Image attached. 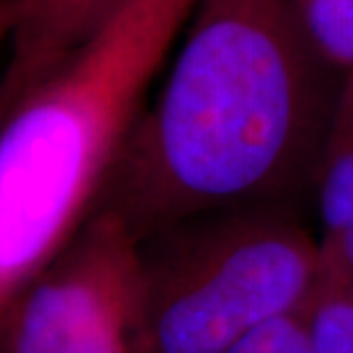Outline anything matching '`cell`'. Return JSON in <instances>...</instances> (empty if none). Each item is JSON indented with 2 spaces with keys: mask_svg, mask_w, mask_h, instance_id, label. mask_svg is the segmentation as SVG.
<instances>
[{
  "mask_svg": "<svg viewBox=\"0 0 353 353\" xmlns=\"http://www.w3.org/2000/svg\"><path fill=\"white\" fill-rule=\"evenodd\" d=\"M319 282L353 285V74L342 76L316 165Z\"/></svg>",
  "mask_w": 353,
  "mask_h": 353,
  "instance_id": "6",
  "label": "cell"
},
{
  "mask_svg": "<svg viewBox=\"0 0 353 353\" xmlns=\"http://www.w3.org/2000/svg\"><path fill=\"white\" fill-rule=\"evenodd\" d=\"M143 245L94 209L0 312V353H140Z\"/></svg>",
  "mask_w": 353,
  "mask_h": 353,
  "instance_id": "4",
  "label": "cell"
},
{
  "mask_svg": "<svg viewBox=\"0 0 353 353\" xmlns=\"http://www.w3.org/2000/svg\"><path fill=\"white\" fill-rule=\"evenodd\" d=\"M122 0H21L0 76V117L46 79Z\"/></svg>",
  "mask_w": 353,
  "mask_h": 353,
  "instance_id": "5",
  "label": "cell"
},
{
  "mask_svg": "<svg viewBox=\"0 0 353 353\" xmlns=\"http://www.w3.org/2000/svg\"><path fill=\"white\" fill-rule=\"evenodd\" d=\"M301 312L314 353H353V285L316 282Z\"/></svg>",
  "mask_w": 353,
  "mask_h": 353,
  "instance_id": "8",
  "label": "cell"
},
{
  "mask_svg": "<svg viewBox=\"0 0 353 353\" xmlns=\"http://www.w3.org/2000/svg\"><path fill=\"white\" fill-rule=\"evenodd\" d=\"M197 0H122L0 117V312L97 209Z\"/></svg>",
  "mask_w": 353,
  "mask_h": 353,
  "instance_id": "2",
  "label": "cell"
},
{
  "mask_svg": "<svg viewBox=\"0 0 353 353\" xmlns=\"http://www.w3.org/2000/svg\"><path fill=\"white\" fill-rule=\"evenodd\" d=\"M223 353H314L303 312L282 314L255 328Z\"/></svg>",
  "mask_w": 353,
  "mask_h": 353,
  "instance_id": "9",
  "label": "cell"
},
{
  "mask_svg": "<svg viewBox=\"0 0 353 353\" xmlns=\"http://www.w3.org/2000/svg\"><path fill=\"white\" fill-rule=\"evenodd\" d=\"M140 245V353H223L319 282L316 239L280 204L211 211Z\"/></svg>",
  "mask_w": 353,
  "mask_h": 353,
  "instance_id": "3",
  "label": "cell"
},
{
  "mask_svg": "<svg viewBox=\"0 0 353 353\" xmlns=\"http://www.w3.org/2000/svg\"><path fill=\"white\" fill-rule=\"evenodd\" d=\"M292 0H197L97 209L140 241L211 211L280 204L316 174L340 85Z\"/></svg>",
  "mask_w": 353,
  "mask_h": 353,
  "instance_id": "1",
  "label": "cell"
},
{
  "mask_svg": "<svg viewBox=\"0 0 353 353\" xmlns=\"http://www.w3.org/2000/svg\"><path fill=\"white\" fill-rule=\"evenodd\" d=\"M21 12V0H0V44L7 46Z\"/></svg>",
  "mask_w": 353,
  "mask_h": 353,
  "instance_id": "10",
  "label": "cell"
},
{
  "mask_svg": "<svg viewBox=\"0 0 353 353\" xmlns=\"http://www.w3.org/2000/svg\"><path fill=\"white\" fill-rule=\"evenodd\" d=\"M316 53L342 76L353 74V0H292Z\"/></svg>",
  "mask_w": 353,
  "mask_h": 353,
  "instance_id": "7",
  "label": "cell"
}]
</instances>
